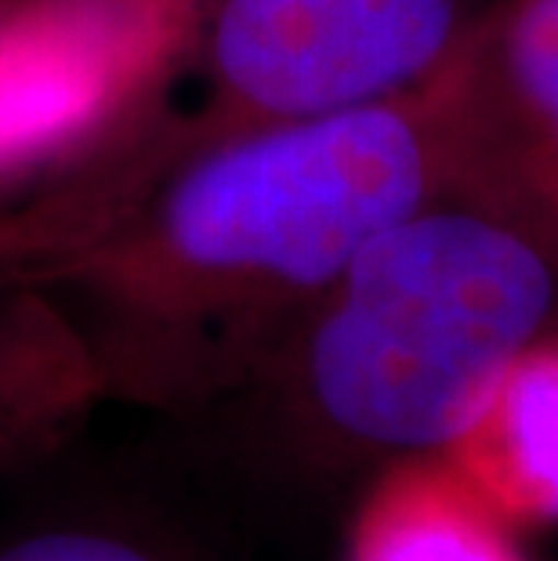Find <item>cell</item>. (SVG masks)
I'll return each instance as SVG.
<instances>
[{"label": "cell", "instance_id": "cell-1", "mask_svg": "<svg viewBox=\"0 0 558 561\" xmlns=\"http://www.w3.org/2000/svg\"><path fill=\"white\" fill-rule=\"evenodd\" d=\"M457 55L366 110L121 152L0 225V279L80 330L105 399L207 413L272 355L377 232L457 185Z\"/></svg>", "mask_w": 558, "mask_h": 561}, {"label": "cell", "instance_id": "cell-2", "mask_svg": "<svg viewBox=\"0 0 558 561\" xmlns=\"http://www.w3.org/2000/svg\"><path fill=\"white\" fill-rule=\"evenodd\" d=\"M551 333L558 250L454 185L363 243L232 405L294 468L371 479L454 449Z\"/></svg>", "mask_w": 558, "mask_h": 561}, {"label": "cell", "instance_id": "cell-3", "mask_svg": "<svg viewBox=\"0 0 558 561\" xmlns=\"http://www.w3.org/2000/svg\"><path fill=\"white\" fill-rule=\"evenodd\" d=\"M486 0H185L157 94L130 130L168 141L382 105L449 66ZM152 94V99H157Z\"/></svg>", "mask_w": 558, "mask_h": 561}, {"label": "cell", "instance_id": "cell-4", "mask_svg": "<svg viewBox=\"0 0 558 561\" xmlns=\"http://www.w3.org/2000/svg\"><path fill=\"white\" fill-rule=\"evenodd\" d=\"M182 19L185 0H0V178L135 127Z\"/></svg>", "mask_w": 558, "mask_h": 561}, {"label": "cell", "instance_id": "cell-5", "mask_svg": "<svg viewBox=\"0 0 558 561\" xmlns=\"http://www.w3.org/2000/svg\"><path fill=\"white\" fill-rule=\"evenodd\" d=\"M454 73L457 185L558 250V0H486Z\"/></svg>", "mask_w": 558, "mask_h": 561}, {"label": "cell", "instance_id": "cell-6", "mask_svg": "<svg viewBox=\"0 0 558 561\" xmlns=\"http://www.w3.org/2000/svg\"><path fill=\"white\" fill-rule=\"evenodd\" d=\"M105 402L80 330L37 286L0 279V474L55 449Z\"/></svg>", "mask_w": 558, "mask_h": 561}, {"label": "cell", "instance_id": "cell-7", "mask_svg": "<svg viewBox=\"0 0 558 561\" xmlns=\"http://www.w3.org/2000/svg\"><path fill=\"white\" fill-rule=\"evenodd\" d=\"M344 561H526L515 529L446 453L371 474Z\"/></svg>", "mask_w": 558, "mask_h": 561}, {"label": "cell", "instance_id": "cell-8", "mask_svg": "<svg viewBox=\"0 0 558 561\" xmlns=\"http://www.w3.org/2000/svg\"><path fill=\"white\" fill-rule=\"evenodd\" d=\"M446 457L512 529L558 525V333L512 369Z\"/></svg>", "mask_w": 558, "mask_h": 561}, {"label": "cell", "instance_id": "cell-9", "mask_svg": "<svg viewBox=\"0 0 558 561\" xmlns=\"http://www.w3.org/2000/svg\"><path fill=\"white\" fill-rule=\"evenodd\" d=\"M0 561H200L168 536L130 522H47L0 540Z\"/></svg>", "mask_w": 558, "mask_h": 561}]
</instances>
